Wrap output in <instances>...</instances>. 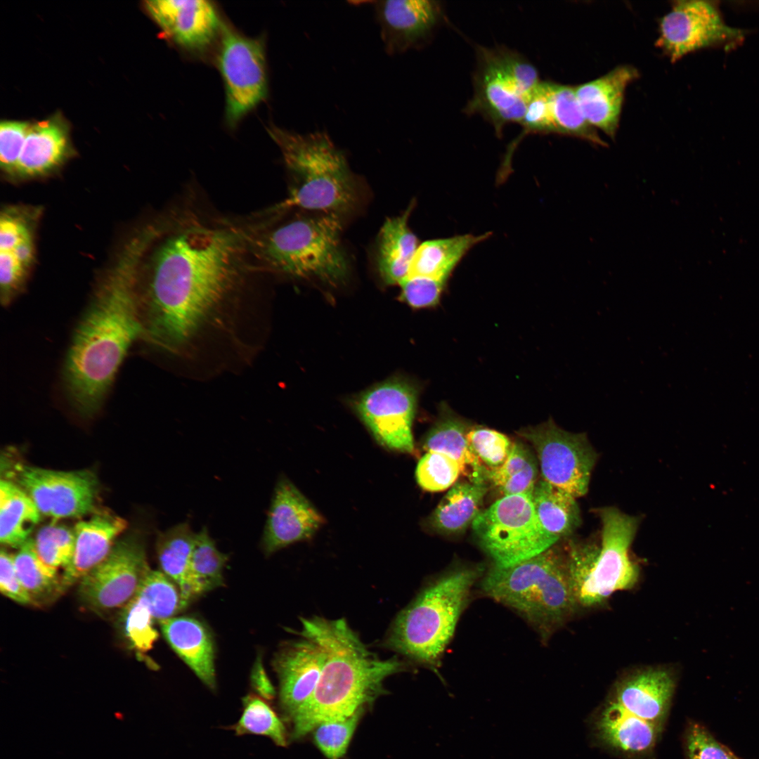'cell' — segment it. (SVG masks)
Listing matches in <instances>:
<instances>
[{"label":"cell","mask_w":759,"mask_h":759,"mask_svg":"<svg viewBox=\"0 0 759 759\" xmlns=\"http://www.w3.org/2000/svg\"><path fill=\"white\" fill-rule=\"evenodd\" d=\"M138 287L143 336L174 351L188 341L234 288L250 262L242 228L177 216L157 228Z\"/></svg>","instance_id":"1"},{"label":"cell","mask_w":759,"mask_h":759,"mask_svg":"<svg viewBox=\"0 0 759 759\" xmlns=\"http://www.w3.org/2000/svg\"><path fill=\"white\" fill-rule=\"evenodd\" d=\"M150 242L143 230L126 244L74 330L63 382L70 406L83 417L99 411L130 346L143 336L138 286Z\"/></svg>","instance_id":"2"},{"label":"cell","mask_w":759,"mask_h":759,"mask_svg":"<svg viewBox=\"0 0 759 759\" xmlns=\"http://www.w3.org/2000/svg\"><path fill=\"white\" fill-rule=\"evenodd\" d=\"M301 626L321 644L325 659L312 697L290 718L294 739L363 709L382 692L387 677L405 668L397 658L384 660L369 651L343 618H302Z\"/></svg>","instance_id":"3"},{"label":"cell","mask_w":759,"mask_h":759,"mask_svg":"<svg viewBox=\"0 0 759 759\" xmlns=\"http://www.w3.org/2000/svg\"><path fill=\"white\" fill-rule=\"evenodd\" d=\"M299 211L286 219H273L243 229L253 264L332 286L344 283L349 275L350 263L341 240L343 219Z\"/></svg>","instance_id":"4"},{"label":"cell","mask_w":759,"mask_h":759,"mask_svg":"<svg viewBox=\"0 0 759 759\" xmlns=\"http://www.w3.org/2000/svg\"><path fill=\"white\" fill-rule=\"evenodd\" d=\"M271 136L280 149L291 184L288 197L268 214L298 209L344 219L359 208L360 182L326 132L299 134L276 128Z\"/></svg>","instance_id":"5"},{"label":"cell","mask_w":759,"mask_h":759,"mask_svg":"<svg viewBox=\"0 0 759 759\" xmlns=\"http://www.w3.org/2000/svg\"><path fill=\"white\" fill-rule=\"evenodd\" d=\"M490 598L519 614L543 642L580 609L575 598L565 552L552 547L510 567L493 566L481 581Z\"/></svg>","instance_id":"6"},{"label":"cell","mask_w":759,"mask_h":759,"mask_svg":"<svg viewBox=\"0 0 759 759\" xmlns=\"http://www.w3.org/2000/svg\"><path fill=\"white\" fill-rule=\"evenodd\" d=\"M483 573L481 566L461 565L430 582L394 620L388 647L436 671Z\"/></svg>","instance_id":"7"},{"label":"cell","mask_w":759,"mask_h":759,"mask_svg":"<svg viewBox=\"0 0 759 759\" xmlns=\"http://www.w3.org/2000/svg\"><path fill=\"white\" fill-rule=\"evenodd\" d=\"M601 544L571 541L565 552L571 588L579 608L602 606L614 592L633 588L640 578L630 548L640 518L614 507L598 510Z\"/></svg>","instance_id":"8"},{"label":"cell","mask_w":759,"mask_h":759,"mask_svg":"<svg viewBox=\"0 0 759 759\" xmlns=\"http://www.w3.org/2000/svg\"><path fill=\"white\" fill-rule=\"evenodd\" d=\"M474 94L467 113H479L501 136L505 124L521 122L528 100L540 83L535 67L506 48L477 49Z\"/></svg>","instance_id":"9"},{"label":"cell","mask_w":759,"mask_h":759,"mask_svg":"<svg viewBox=\"0 0 759 759\" xmlns=\"http://www.w3.org/2000/svg\"><path fill=\"white\" fill-rule=\"evenodd\" d=\"M472 526L493 566L501 568L537 556L559 540L541 526L532 494L501 497L481 511Z\"/></svg>","instance_id":"10"},{"label":"cell","mask_w":759,"mask_h":759,"mask_svg":"<svg viewBox=\"0 0 759 759\" xmlns=\"http://www.w3.org/2000/svg\"><path fill=\"white\" fill-rule=\"evenodd\" d=\"M747 31L728 25L713 1H676L660 20L656 46L675 63L706 48L732 49Z\"/></svg>","instance_id":"11"},{"label":"cell","mask_w":759,"mask_h":759,"mask_svg":"<svg viewBox=\"0 0 759 759\" xmlns=\"http://www.w3.org/2000/svg\"><path fill=\"white\" fill-rule=\"evenodd\" d=\"M519 434L533 445L543 480L576 498L587 493L597 455L585 433L567 432L550 418Z\"/></svg>","instance_id":"12"},{"label":"cell","mask_w":759,"mask_h":759,"mask_svg":"<svg viewBox=\"0 0 759 759\" xmlns=\"http://www.w3.org/2000/svg\"><path fill=\"white\" fill-rule=\"evenodd\" d=\"M149 569L140 538L118 540L108 557L79 581V598L98 613L123 609L134 598Z\"/></svg>","instance_id":"13"},{"label":"cell","mask_w":759,"mask_h":759,"mask_svg":"<svg viewBox=\"0 0 759 759\" xmlns=\"http://www.w3.org/2000/svg\"><path fill=\"white\" fill-rule=\"evenodd\" d=\"M218 65L226 89V119L230 124H235L266 96L262 41L223 27Z\"/></svg>","instance_id":"14"},{"label":"cell","mask_w":759,"mask_h":759,"mask_svg":"<svg viewBox=\"0 0 759 759\" xmlns=\"http://www.w3.org/2000/svg\"><path fill=\"white\" fill-rule=\"evenodd\" d=\"M16 484L43 516L54 520L81 517L95 510L98 479L89 470L58 471L21 466Z\"/></svg>","instance_id":"15"},{"label":"cell","mask_w":759,"mask_h":759,"mask_svg":"<svg viewBox=\"0 0 759 759\" xmlns=\"http://www.w3.org/2000/svg\"><path fill=\"white\" fill-rule=\"evenodd\" d=\"M417 391L409 382L389 380L363 392L355 410L374 438L386 448L402 453L414 450L412 424Z\"/></svg>","instance_id":"16"},{"label":"cell","mask_w":759,"mask_h":759,"mask_svg":"<svg viewBox=\"0 0 759 759\" xmlns=\"http://www.w3.org/2000/svg\"><path fill=\"white\" fill-rule=\"evenodd\" d=\"M323 517L285 476L278 479L272 496L261 545L266 555L311 538Z\"/></svg>","instance_id":"17"},{"label":"cell","mask_w":759,"mask_h":759,"mask_svg":"<svg viewBox=\"0 0 759 759\" xmlns=\"http://www.w3.org/2000/svg\"><path fill=\"white\" fill-rule=\"evenodd\" d=\"M301 639L282 647L273 661L280 702L290 718L312 697L325 659L323 647L313 637L301 630Z\"/></svg>","instance_id":"18"},{"label":"cell","mask_w":759,"mask_h":759,"mask_svg":"<svg viewBox=\"0 0 759 759\" xmlns=\"http://www.w3.org/2000/svg\"><path fill=\"white\" fill-rule=\"evenodd\" d=\"M675 687L673 669L665 666H644L620 677L609 700L639 718L663 727Z\"/></svg>","instance_id":"19"},{"label":"cell","mask_w":759,"mask_h":759,"mask_svg":"<svg viewBox=\"0 0 759 759\" xmlns=\"http://www.w3.org/2000/svg\"><path fill=\"white\" fill-rule=\"evenodd\" d=\"M374 8L381 39L389 54H399L422 45L442 15L441 6L436 1H377Z\"/></svg>","instance_id":"20"},{"label":"cell","mask_w":759,"mask_h":759,"mask_svg":"<svg viewBox=\"0 0 759 759\" xmlns=\"http://www.w3.org/2000/svg\"><path fill=\"white\" fill-rule=\"evenodd\" d=\"M145 6L163 32L184 48H205L219 28L217 13L207 1L154 0Z\"/></svg>","instance_id":"21"},{"label":"cell","mask_w":759,"mask_h":759,"mask_svg":"<svg viewBox=\"0 0 759 759\" xmlns=\"http://www.w3.org/2000/svg\"><path fill=\"white\" fill-rule=\"evenodd\" d=\"M126 526L124 519L107 512H96L74 525L73 555L62 574L65 590L79 582L108 557Z\"/></svg>","instance_id":"22"},{"label":"cell","mask_w":759,"mask_h":759,"mask_svg":"<svg viewBox=\"0 0 759 759\" xmlns=\"http://www.w3.org/2000/svg\"><path fill=\"white\" fill-rule=\"evenodd\" d=\"M637 77L636 68L623 65L596 79L574 86L583 114L592 127L599 129L611 138L615 137L626 88Z\"/></svg>","instance_id":"23"},{"label":"cell","mask_w":759,"mask_h":759,"mask_svg":"<svg viewBox=\"0 0 759 759\" xmlns=\"http://www.w3.org/2000/svg\"><path fill=\"white\" fill-rule=\"evenodd\" d=\"M167 642L209 688L216 687L214 646L207 627L191 616H178L159 622Z\"/></svg>","instance_id":"24"},{"label":"cell","mask_w":759,"mask_h":759,"mask_svg":"<svg viewBox=\"0 0 759 759\" xmlns=\"http://www.w3.org/2000/svg\"><path fill=\"white\" fill-rule=\"evenodd\" d=\"M70 153L67 126L60 117L30 124L15 174L25 177L45 174L63 162Z\"/></svg>","instance_id":"25"},{"label":"cell","mask_w":759,"mask_h":759,"mask_svg":"<svg viewBox=\"0 0 759 759\" xmlns=\"http://www.w3.org/2000/svg\"><path fill=\"white\" fill-rule=\"evenodd\" d=\"M660 725L639 718L609 700L597 723V734L606 746L628 755H644L654 748Z\"/></svg>","instance_id":"26"},{"label":"cell","mask_w":759,"mask_h":759,"mask_svg":"<svg viewBox=\"0 0 759 759\" xmlns=\"http://www.w3.org/2000/svg\"><path fill=\"white\" fill-rule=\"evenodd\" d=\"M491 233L465 234L423 242L417 247L404 279L422 278L446 285L457 266L470 249L487 240Z\"/></svg>","instance_id":"27"},{"label":"cell","mask_w":759,"mask_h":759,"mask_svg":"<svg viewBox=\"0 0 759 759\" xmlns=\"http://www.w3.org/2000/svg\"><path fill=\"white\" fill-rule=\"evenodd\" d=\"M413 202L400 216L388 218L377 238L376 265L382 281L389 285H399L406 278L418 239L408 226L414 207Z\"/></svg>","instance_id":"28"},{"label":"cell","mask_w":759,"mask_h":759,"mask_svg":"<svg viewBox=\"0 0 759 759\" xmlns=\"http://www.w3.org/2000/svg\"><path fill=\"white\" fill-rule=\"evenodd\" d=\"M469 430L467 423L443 403L438 420L423 439L422 448L427 452L437 451L450 455L459 463L461 474L469 481L488 485L486 470L469 448L467 439Z\"/></svg>","instance_id":"29"},{"label":"cell","mask_w":759,"mask_h":759,"mask_svg":"<svg viewBox=\"0 0 759 759\" xmlns=\"http://www.w3.org/2000/svg\"><path fill=\"white\" fill-rule=\"evenodd\" d=\"M196 533L188 522L179 523L159 534L157 555L162 571L179 587L185 604L197 597L191 575V557Z\"/></svg>","instance_id":"30"},{"label":"cell","mask_w":759,"mask_h":759,"mask_svg":"<svg viewBox=\"0 0 759 759\" xmlns=\"http://www.w3.org/2000/svg\"><path fill=\"white\" fill-rule=\"evenodd\" d=\"M488 485L456 482L446 493L427 520L438 533H458L467 528L481 512Z\"/></svg>","instance_id":"31"},{"label":"cell","mask_w":759,"mask_h":759,"mask_svg":"<svg viewBox=\"0 0 759 759\" xmlns=\"http://www.w3.org/2000/svg\"><path fill=\"white\" fill-rule=\"evenodd\" d=\"M41 514L32 498L17 484L0 481V541L19 548L30 538Z\"/></svg>","instance_id":"32"},{"label":"cell","mask_w":759,"mask_h":759,"mask_svg":"<svg viewBox=\"0 0 759 759\" xmlns=\"http://www.w3.org/2000/svg\"><path fill=\"white\" fill-rule=\"evenodd\" d=\"M576 499L542 479L537 481L532 501L537 517L547 533L559 540L579 526L580 514Z\"/></svg>","instance_id":"33"},{"label":"cell","mask_w":759,"mask_h":759,"mask_svg":"<svg viewBox=\"0 0 759 759\" xmlns=\"http://www.w3.org/2000/svg\"><path fill=\"white\" fill-rule=\"evenodd\" d=\"M18 577L32 604L46 605L60 596L65 588L58 570L45 565L35 551L34 540L29 538L14 555Z\"/></svg>","instance_id":"34"},{"label":"cell","mask_w":759,"mask_h":759,"mask_svg":"<svg viewBox=\"0 0 759 759\" xmlns=\"http://www.w3.org/2000/svg\"><path fill=\"white\" fill-rule=\"evenodd\" d=\"M536 460L528 448L520 442L513 445L505 462L488 473V484L502 496L532 494L538 480Z\"/></svg>","instance_id":"35"},{"label":"cell","mask_w":759,"mask_h":759,"mask_svg":"<svg viewBox=\"0 0 759 759\" xmlns=\"http://www.w3.org/2000/svg\"><path fill=\"white\" fill-rule=\"evenodd\" d=\"M549 98L554 133L607 145L585 118L573 86L550 82Z\"/></svg>","instance_id":"36"},{"label":"cell","mask_w":759,"mask_h":759,"mask_svg":"<svg viewBox=\"0 0 759 759\" xmlns=\"http://www.w3.org/2000/svg\"><path fill=\"white\" fill-rule=\"evenodd\" d=\"M228 560L204 526L196 533L191 557V575L197 597L223 585V571Z\"/></svg>","instance_id":"37"},{"label":"cell","mask_w":759,"mask_h":759,"mask_svg":"<svg viewBox=\"0 0 759 759\" xmlns=\"http://www.w3.org/2000/svg\"><path fill=\"white\" fill-rule=\"evenodd\" d=\"M135 597L159 622L174 617L187 606L177 585L162 571L150 569L141 580Z\"/></svg>","instance_id":"38"},{"label":"cell","mask_w":759,"mask_h":759,"mask_svg":"<svg viewBox=\"0 0 759 759\" xmlns=\"http://www.w3.org/2000/svg\"><path fill=\"white\" fill-rule=\"evenodd\" d=\"M243 710L231 729L237 736L257 734L267 737L276 745H287L286 729L280 718L264 698L249 694L242 699Z\"/></svg>","instance_id":"39"},{"label":"cell","mask_w":759,"mask_h":759,"mask_svg":"<svg viewBox=\"0 0 759 759\" xmlns=\"http://www.w3.org/2000/svg\"><path fill=\"white\" fill-rule=\"evenodd\" d=\"M460 474L459 463L450 455L437 451H427L419 460L415 472L419 486L430 492L450 488Z\"/></svg>","instance_id":"40"},{"label":"cell","mask_w":759,"mask_h":759,"mask_svg":"<svg viewBox=\"0 0 759 759\" xmlns=\"http://www.w3.org/2000/svg\"><path fill=\"white\" fill-rule=\"evenodd\" d=\"M467 439L470 450L487 475L505 462L513 445L505 434L484 427L469 429Z\"/></svg>","instance_id":"41"},{"label":"cell","mask_w":759,"mask_h":759,"mask_svg":"<svg viewBox=\"0 0 759 759\" xmlns=\"http://www.w3.org/2000/svg\"><path fill=\"white\" fill-rule=\"evenodd\" d=\"M124 633L134 651L141 658L152 649L158 638L154 627V618L148 609L136 597L123 609Z\"/></svg>","instance_id":"42"},{"label":"cell","mask_w":759,"mask_h":759,"mask_svg":"<svg viewBox=\"0 0 759 759\" xmlns=\"http://www.w3.org/2000/svg\"><path fill=\"white\" fill-rule=\"evenodd\" d=\"M362 713L363 709L343 719L322 722L313 729L315 744L327 758L338 759L346 753Z\"/></svg>","instance_id":"43"},{"label":"cell","mask_w":759,"mask_h":759,"mask_svg":"<svg viewBox=\"0 0 759 759\" xmlns=\"http://www.w3.org/2000/svg\"><path fill=\"white\" fill-rule=\"evenodd\" d=\"M30 124L21 121L1 122L0 162L1 169L7 174H15Z\"/></svg>","instance_id":"44"},{"label":"cell","mask_w":759,"mask_h":759,"mask_svg":"<svg viewBox=\"0 0 759 759\" xmlns=\"http://www.w3.org/2000/svg\"><path fill=\"white\" fill-rule=\"evenodd\" d=\"M685 744L687 759H739L699 724L689 726Z\"/></svg>","instance_id":"45"},{"label":"cell","mask_w":759,"mask_h":759,"mask_svg":"<svg viewBox=\"0 0 759 759\" xmlns=\"http://www.w3.org/2000/svg\"><path fill=\"white\" fill-rule=\"evenodd\" d=\"M400 299L414 309L437 305L446 285L422 278L404 279L398 285Z\"/></svg>","instance_id":"46"},{"label":"cell","mask_w":759,"mask_h":759,"mask_svg":"<svg viewBox=\"0 0 759 759\" xmlns=\"http://www.w3.org/2000/svg\"><path fill=\"white\" fill-rule=\"evenodd\" d=\"M28 268L9 251H0L1 301L8 305L21 290Z\"/></svg>","instance_id":"47"},{"label":"cell","mask_w":759,"mask_h":759,"mask_svg":"<svg viewBox=\"0 0 759 759\" xmlns=\"http://www.w3.org/2000/svg\"><path fill=\"white\" fill-rule=\"evenodd\" d=\"M0 590L4 595L17 603L32 604L17 573L14 555L4 549H1L0 554Z\"/></svg>","instance_id":"48"},{"label":"cell","mask_w":759,"mask_h":759,"mask_svg":"<svg viewBox=\"0 0 759 759\" xmlns=\"http://www.w3.org/2000/svg\"><path fill=\"white\" fill-rule=\"evenodd\" d=\"M32 238L27 224L20 217L3 214L0 222V251H11Z\"/></svg>","instance_id":"49"},{"label":"cell","mask_w":759,"mask_h":759,"mask_svg":"<svg viewBox=\"0 0 759 759\" xmlns=\"http://www.w3.org/2000/svg\"><path fill=\"white\" fill-rule=\"evenodd\" d=\"M33 540L37 556L45 565L56 570L60 567L65 569L68 565L67 561L51 537L46 526L37 532Z\"/></svg>","instance_id":"50"},{"label":"cell","mask_w":759,"mask_h":759,"mask_svg":"<svg viewBox=\"0 0 759 759\" xmlns=\"http://www.w3.org/2000/svg\"><path fill=\"white\" fill-rule=\"evenodd\" d=\"M252 682L254 689L257 692L258 696L264 699L270 700L275 694L274 689L271 684L261 663L259 661L256 663L252 675Z\"/></svg>","instance_id":"51"}]
</instances>
